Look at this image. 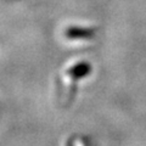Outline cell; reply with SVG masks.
<instances>
[{
  "label": "cell",
  "mask_w": 146,
  "mask_h": 146,
  "mask_svg": "<svg viewBox=\"0 0 146 146\" xmlns=\"http://www.w3.org/2000/svg\"><path fill=\"white\" fill-rule=\"evenodd\" d=\"M95 35V31L90 29L89 27H70V28H66L65 33H63V36L67 40H71V42H77V38H82V40L86 42L88 39L94 38Z\"/></svg>",
  "instance_id": "cell-1"
},
{
  "label": "cell",
  "mask_w": 146,
  "mask_h": 146,
  "mask_svg": "<svg viewBox=\"0 0 146 146\" xmlns=\"http://www.w3.org/2000/svg\"><path fill=\"white\" fill-rule=\"evenodd\" d=\"M67 146H72V144H67Z\"/></svg>",
  "instance_id": "cell-2"
}]
</instances>
